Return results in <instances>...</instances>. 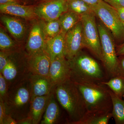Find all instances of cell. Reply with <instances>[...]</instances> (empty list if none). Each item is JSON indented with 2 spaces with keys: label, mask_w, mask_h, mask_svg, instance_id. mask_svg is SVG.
<instances>
[{
  "label": "cell",
  "mask_w": 124,
  "mask_h": 124,
  "mask_svg": "<svg viewBox=\"0 0 124 124\" xmlns=\"http://www.w3.org/2000/svg\"><path fill=\"white\" fill-rule=\"evenodd\" d=\"M49 0H36L35 3V4L36 3H38V2H42V1H46Z\"/></svg>",
  "instance_id": "cell-39"
},
{
  "label": "cell",
  "mask_w": 124,
  "mask_h": 124,
  "mask_svg": "<svg viewBox=\"0 0 124 124\" xmlns=\"http://www.w3.org/2000/svg\"><path fill=\"white\" fill-rule=\"evenodd\" d=\"M120 75L124 77V55L118 56Z\"/></svg>",
  "instance_id": "cell-31"
},
{
  "label": "cell",
  "mask_w": 124,
  "mask_h": 124,
  "mask_svg": "<svg viewBox=\"0 0 124 124\" xmlns=\"http://www.w3.org/2000/svg\"><path fill=\"white\" fill-rule=\"evenodd\" d=\"M95 16L93 12L81 16V22L85 47L89 50L99 60L101 61V48Z\"/></svg>",
  "instance_id": "cell-8"
},
{
  "label": "cell",
  "mask_w": 124,
  "mask_h": 124,
  "mask_svg": "<svg viewBox=\"0 0 124 124\" xmlns=\"http://www.w3.org/2000/svg\"><path fill=\"white\" fill-rule=\"evenodd\" d=\"M34 5L38 19L45 21L58 19L60 16L68 11L67 0H49Z\"/></svg>",
  "instance_id": "cell-9"
},
{
  "label": "cell",
  "mask_w": 124,
  "mask_h": 124,
  "mask_svg": "<svg viewBox=\"0 0 124 124\" xmlns=\"http://www.w3.org/2000/svg\"><path fill=\"white\" fill-rule=\"evenodd\" d=\"M31 97V84L28 76L9 89L4 101L7 114L17 121L28 117Z\"/></svg>",
  "instance_id": "cell-3"
},
{
  "label": "cell",
  "mask_w": 124,
  "mask_h": 124,
  "mask_svg": "<svg viewBox=\"0 0 124 124\" xmlns=\"http://www.w3.org/2000/svg\"><path fill=\"white\" fill-rule=\"evenodd\" d=\"M68 61L70 79L74 83H99L108 80L106 71L98 62L82 50Z\"/></svg>",
  "instance_id": "cell-2"
},
{
  "label": "cell",
  "mask_w": 124,
  "mask_h": 124,
  "mask_svg": "<svg viewBox=\"0 0 124 124\" xmlns=\"http://www.w3.org/2000/svg\"><path fill=\"white\" fill-rule=\"evenodd\" d=\"M104 84L118 97L122 98L124 94V77L118 75L103 81Z\"/></svg>",
  "instance_id": "cell-24"
},
{
  "label": "cell",
  "mask_w": 124,
  "mask_h": 124,
  "mask_svg": "<svg viewBox=\"0 0 124 124\" xmlns=\"http://www.w3.org/2000/svg\"><path fill=\"white\" fill-rule=\"evenodd\" d=\"M13 52L0 51V73H1L8 62Z\"/></svg>",
  "instance_id": "cell-28"
},
{
  "label": "cell",
  "mask_w": 124,
  "mask_h": 124,
  "mask_svg": "<svg viewBox=\"0 0 124 124\" xmlns=\"http://www.w3.org/2000/svg\"><path fill=\"white\" fill-rule=\"evenodd\" d=\"M41 21L46 40L54 37L61 32V26L59 19L50 21Z\"/></svg>",
  "instance_id": "cell-26"
},
{
  "label": "cell",
  "mask_w": 124,
  "mask_h": 124,
  "mask_svg": "<svg viewBox=\"0 0 124 124\" xmlns=\"http://www.w3.org/2000/svg\"><path fill=\"white\" fill-rule=\"evenodd\" d=\"M64 36L61 32L46 40V49L49 54L51 62L56 58L64 56Z\"/></svg>",
  "instance_id": "cell-19"
},
{
  "label": "cell",
  "mask_w": 124,
  "mask_h": 124,
  "mask_svg": "<svg viewBox=\"0 0 124 124\" xmlns=\"http://www.w3.org/2000/svg\"><path fill=\"white\" fill-rule=\"evenodd\" d=\"M7 115L4 102L0 100V124H3Z\"/></svg>",
  "instance_id": "cell-30"
},
{
  "label": "cell",
  "mask_w": 124,
  "mask_h": 124,
  "mask_svg": "<svg viewBox=\"0 0 124 124\" xmlns=\"http://www.w3.org/2000/svg\"><path fill=\"white\" fill-rule=\"evenodd\" d=\"M24 50V46L12 39L4 28L0 27V50L14 52Z\"/></svg>",
  "instance_id": "cell-21"
},
{
  "label": "cell",
  "mask_w": 124,
  "mask_h": 124,
  "mask_svg": "<svg viewBox=\"0 0 124 124\" xmlns=\"http://www.w3.org/2000/svg\"><path fill=\"white\" fill-rule=\"evenodd\" d=\"M24 50L28 55L39 53L46 49V39L41 20H32Z\"/></svg>",
  "instance_id": "cell-11"
},
{
  "label": "cell",
  "mask_w": 124,
  "mask_h": 124,
  "mask_svg": "<svg viewBox=\"0 0 124 124\" xmlns=\"http://www.w3.org/2000/svg\"><path fill=\"white\" fill-rule=\"evenodd\" d=\"M9 91V87L6 80L0 73V100L4 102Z\"/></svg>",
  "instance_id": "cell-27"
},
{
  "label": "cell",
  "mask_w": 124,
  "mask_h": 124,
  "mask_svg": "<svg viewBox=\"0 0 124 124\" xmlns=\"http://www.w3.org/2000/svg\"><path fill=\"white\" fill-rule=\"evenodd\" d=\"M75 84L82 94L88 111L112 112V102L106 85L102 83Z\"/></svg>",
  "instance_id": "cell-4"
},
{
  "label": "cell",
  "mask_w": 124,
  "mask_h": 124,
  "mask_svg": "<svg viewBox=\"0 0 124 124\" xmlns=\"http://www.w3.org/2000/svg\"><path fill=\"white\" fill-rule=\"evenodd\" d=\"M112 117L111 112L88 111L78 124H107Z\"/></svg>",
  "instance_id": "cell-20"
},
{
  "label": "cell",
  "mask_w": 124,
  "mask_h": 124,
  "mask_svg": "<svg viewBox=\"0 0 124 124\" xmlns=\"http://www.w3.org/2000/svg\"><path fill=\"white\" fill-rule=\"evenodd\" d=\"M23 5L20 0H0V5Z\"/></svg>",
  "instance_id": "cell-32"
},
{
  "label": "cell",
  "mask_w": 124,
  "mask_h": 124,
  "mask_svg": "<svg viewBox=\"0 0 124 124\" xmlns=\"http://www.w3.org/2000/svg\"><path fill=\"white\" fill-rule=\"evenodd\" d=\"M92 9L95 16L110 31L116 41L121 42L124 41V25L116 9L103 0L100 1Z\"/></svg>",
  "instance_id": "cell-6"
},
{
  "label": "cell",
  "mask_w": 124,
  "mask_h": 124,
  "mask_svg": "<svg viewBox=\"0 0 124 124\" xmlns=\"http://www.w3.org/2000/svg\"><path fill=\"white\" fill-rule=\"evenodd\" d=\"M48 78L54 86L70 79L69 64L64 56L56 58L51 62Z\"/></svg>",
  "instance_id": "cell-13"
},
{
  "label": "cell",
  "mask_w": 124,
  "mask_h": 124,
  "mask_svg": "<svg viewBox=\"0 0 124 124\" xmlns=\"http://www.w3.org/2000/svg\"><path fill=\"white\" fill-rule=\"evenodd\" d=\"M120 18L122 22H124V7L116 9Z\"/></svg>",
  "instance_id": "cell-37"
},
{
  "label": "cell",
  "mask_w": 124,
  "mask_h": 124,
  "mask_svg": "<svg viewBox=\"0 0 124 124\" xmlns=\"http://www.w3.org/2000/svg\"><path fill=\"white\" fill-rule=\"evenodd\" d=\"M17 124H33V122L31 117L28 116L21 120L17 121Z\"/></svg>",
  "instance_id": "cell-35"
},
{
  "label": "cell",
  "mask_w": 124,
  "mask_h": 124,
  "mask_svg": "<svg viewBox=\"0 0 124 124\" xmlns=\"http://www.w3.org/2000/svg\"><path fill=\"white\" fill-rule=\"evenodd\" d=\"M123 25H124V22H123Z\"/></svg>",
  "instance_id": "cell-40"
},
{
  "label": "cell",
  "mask_w": 124,
  "mask_h": 124,
  "mask_svg": "<svg viewBox=\"0 0 124 124\" xmlns=\"http://www.w3.org/2000/svg\"><path fill=\"white\" fill-rule=\"evenodd\" d=\"M81 16L68 11L59 18L61 26V32L65 35L66 33L81 21Z\"/></svg>",
  "instance_id": "cell-23"
},
{
  "label": "cell",
  "mask_w": 124,
  "mask_h": 124,
  "mask_svg": "<svg viewBox=\"0 0 124 124\" xmlns=\"http://www.w3.org/2000/svg\"><path fill=\"white\" fill-rule=\"evenodd\" d=\"M27 62L30 73L48 78L51 60L46 49L34 54H27Z\"/></svg>",
  "instance_id": "cell-12"
},
{
  "label": "cell",
  "mask_w": 124,
  "mask_h": 124,
  "mask_svg": "<svg viewBox=\"0 0 124 124\" xmlns=\"http://www.w3.org/2000/svg\"><path fill=\"white\" fill-rule=\"evenodd\" d=\"M51 93L47 95L36 97L31 101L28 116L32 120L33 124H38L40 123Z\"/></svg>",
  "instance_id": "cell-18"
},
{
  "label": "cell",
  "mask_w": 124,
  "mask_h": 124,
  "mask_svg": "<svg viewBox=\"0 0 124 124\" xmlns=\"http://www.w3.org/2000/svg\"><path fill=\"white\" fill-rule=\"evenodd\" d=\"M1 14L8 15L21 18L25 20L38 19L35 11L34 5H0Z\"/></svg>",
  "instance_id": "cell-15"
},
{
  "label": "cell",
  "mask_w": 124,
  "mask_h": 124,
  "mask_svg": "<svg viewBox=\"0 0 124 124\" xmlns=\"http://www.w3.org/2000/svg\"><path fill=\"white\" fill-rule=\"evenodd\" d=\"M101 48L104 70L109 79L120 75L119 59L114 40L108 30L101 22L97 23Z\"/></svg>",
  "instance_id": "cell-5"
},
{
  "label": "cell",
  "mask_w": 124,
  "mask_h": 124,
  "mask_svg": "<svg viewBox=\"0 0 124 124\" xmlns=\"http://www.w3.org/2000/svg\"><path fill=\"white\" fill-rule=\"evenodd\" d=\"M24 5L35 4L36 0H20Z\"/></svg>",
  "instance_id": "cell-38"
},
{
  "label": "cell",
  "mask_w": 124,
  "mask_h": 124,
  "mask_svg": "<svg viewBox=\"0 0 124 124\" xmlns=\"http://www.w3.org/2000/svg\"><path fill=\"white\" fill-rule=\"evenodd\" d=\"M123 98H124V95H123Z\"/></svg>",
  "instance_id": "cell-41"
},
{
  "label": "cell",
  "mask_w": 124,
  "mask_h": 124,
  "mask_svg": "<svg viewBox=\"0 0 124 124\" xmlns=\"http://www.w3.org/2000/svg\"><path fill=\"white\" fill-rule=\"evenodd\" d=\"M116 52L118 56L124 55V42L117 46L116 48Z\"/></svg>",
  "instance_id": "cell-34"
},
{
  "label": "cell",
  "mask_w": 124,
  "mask_h": 124,
  "mask_svg": "<svg viewBox=\"0 0 124 124\" xmlns=\"http://www.w3.org/2000/svg\"><path fill=\"white\" fill-rule=\"evenodd\" d=\"M116 9L124 8V0H103Z\"/></svg>",
  "instance_id": "cell-29"
},
{
  "label": "cell",
  "mask_w": 124,
  "mask_h": 124,
  "mask_svg": "<svg viewBox=\"0 0 124 124\" xmlns=\"http://www.w3.org/2000/svg\"><path fill=\"white\" fill-rule=\"evenodd\" d=\"M55 97L67 114V124H78L88 111L75 83L70 79L54 87Z\"/></svg>",
  "instance_id": "cell-1"
},
{
  "label": "cell",
  "mask_w": 124,
  "mask_h": 124,
  "mask_svg": "<svg viewBox=\"0 0 124 124\" xmlns=\"http://www.w3.org/2000/svg\"><path fill=\"white\" fill-rule=\"evenodd\" d=\"M84 47L83 29L80 21L65 34L64 57L67 60H70Z\"/></svg>",
  "instance_id": "cell-10"
},
{
  "label": "cell",
  "mask_w": 124,
  "mask_h": 124,
  "mask_svg": "<svg viewBox=\"0 0 124 124\" xmlns=\"http://www.w3.org/2000/svg\"><path fill=\"white\" fill-rule=\"evenodd\" d=\"M68 11L81 16L93 13L92 8L82 0H67Z\"/></svg>",
  "instance_id": "cell-25"
},
{
  "label": "cell",
  "mask_w": 124,
  "mask_h": 124,
  "mask_svg": "<svg viewBox=\"0 0 124 124\" xmlns=\"http://www.w3.org/2000/svg\"><path fill=\"white\" fill-rule=\"evenodd\" d=\"M27 54L24 50L13 52L1 73L8 84L9 89L29 76Z\"/></svg>",
  "instance_id": "cell-7"
},
{
  "label": "cell",
  "mask_w": 124,
  "mask_h": 124,
  "mask_svg": "<svg viewBox=\"0 0 124 124\" xmlns=\"http://www.w3.org/2000/svg\"><path fill=\"white\" fill-rule=\"evenodd\" d=\"M29 78L31 84V101L36 97L49 94L54 87L48 77L30 73Z\"/></svg>",
  "instance_id": "cell-16"
},
{
  "label": "cell",
  "mask_w": 124,
  "mask_h": 124,
  "mask_svg": "<svg viewBox=\"0 0 124 124\" xmlns=\"http://www.w3.org/2000/svg\"><path fill=\"white\" fill-rule=\"evenodd\" d=\"M0 21L16 41L23 44V40L27 31L26 23L21 18L2 14H1Z\"/></svg>",
  "instance_id": "cell-14"
},
{
  "label": "cell",
  "mask_w": 124,
  "mask_h": 124,
  "mask_svg": "<svg viewBox=\"0 0 124 124\" xmlns=\"http://www.w3.org/2000/svg\"><path fill=\"white\" fill-rule=\"evenodd\" d=\"M112 102V117L116 124H124V100L108 88Z\"/></svg>",
  "instance_id": "cell-22"
},
{
  "label": "cell",
  "mask_w": 124,
  "mask_h": 124,
  "mask_svg": "<svg viewBox=\"0 0 124 124\" xmlns=\"http://www.w3.org/2000/svg\"><path fill=\"white\" fill-rule=\"evenodd\" d=\"M59 104L55 97L54 88L51 91V95L40 124H60L62 120V114Z\"/></svg>",
  "instance_id": "cell-17"
},
{
  "label": "cell",
  "mask_w": 124,
  "mask_h": 124,
  "mask_svg": "<svg viewBox=\"0 0 124 124\" xmlns=\"http://www.w3.org/2000/svg\"></svg>",
  "instance_id": "cell-42"
},
{
  "label": "cell",
  "mask_w": 124,
  "mask_h": 124,
  "mask_svg": "<svg viewBox=\"0 0 124 124\" xmlns=\"http://www.w3.org/2000/svg\"><path fill=\"white\" fill-rule=\"evenodd\" d=\"M3 124H17V121L7 114L4 120Z\"/></svg>",
  "instance_id": "cell-33"
},
{
  "label": "cell",
  "mask_w": 124,
  "mask_h": 124,
  "mask_svg": "<svg viewBox=\"0 0 124 124\" xmlns=\"http://www.w3.org/2000/svg\"><path fill=\"white\" fill-rule=\"evenodd\" d=\"M91 8L97 4L101 0H82Z\"/></svg>",
  "instance_id": "cell-36"
}]
</instances>
